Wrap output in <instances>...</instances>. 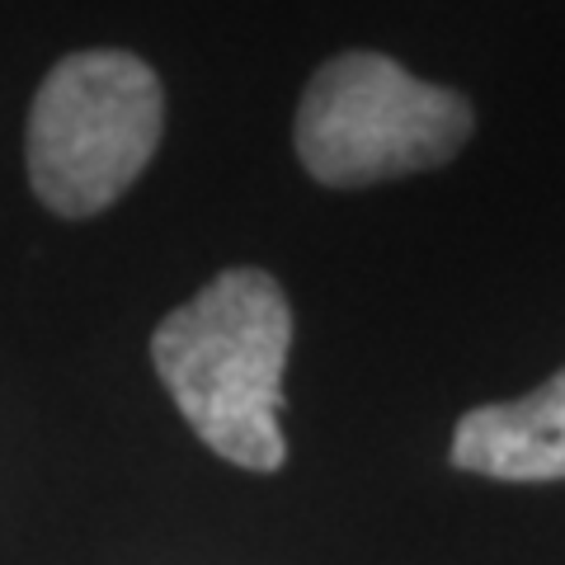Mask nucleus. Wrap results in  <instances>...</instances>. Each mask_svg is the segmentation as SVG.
Masks as SVG:
<instances>
[{"label": "nucleus", "instance_id": "nucleus-1", "mask_svg": "<svg viewBox=\"0 0 565 565\" xmlns=\"http://www.w3.org/2000/svg\"><path fill=\"white\" fill-rule=\"evenodd\" d=\"M292 307L264 269H226L151 334V363L203 444L245 471H278Z\"/></svg>", "mask_w": 565, "mask_h": 565}, {"label": "nucleus", "instance_id": "nucleus-2", "mask_svg": "<svg viewBox=\"0 0 565 565\" xmlns=\"http://www.w3.org/2000/svg\"><path fill=\"white\" fill-rule=\"evenodd\" d=\"M166 90L132 52H71L29 109V184L57 217H95L161 147Z\"/></svg>", "mask_w": 565, "mask_h": 565}, {"label": "nucleus", "instance_id": "nucleus-3", "mask_svg": "<svg viewBox=\"0 0 565 565\" xmlns=\"http://www.w3.org/2000/svg\"><path fill=\"white\" fill-rule=\"evenodd\" d=\"M471 104L411 76L382 52H340L297 104V156L316 184L363 189L452 161L471 137Z\"/></svg>", "mask_w": 565, "mask_h": 565}, {"label": "nucleus", "instance_id": "nucleus-4", "mask_svg": "<svg viewBox=\"0 0 565 565\" xmlns=\"http://www.w3.org/2000/svg\"><path fill=\"white\" fill-rule=\"evenodd\" d=\"M448 457L490 481H565V367L519 401L467 411Z\"/></svg>", "mask_w": 565, "mask_h": 565}]
</instances>
